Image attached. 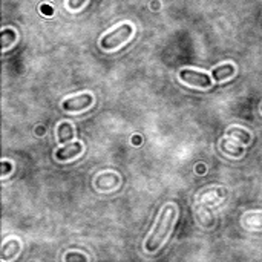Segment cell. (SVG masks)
I'll list each match as a JSON object with an SVG mask.
<instances>
[{
  "mask_svg": "<svg viewBox=\"0 0 262 262\" xmlns=\"http://www.w3.org/2000/svg\"><path fill=\"white\" fill-rule=\"evenodd\" d=\"M94 98L91 94H81L78 97H72V98H67L63 101V109L67 112H78L83 111L86 108H89L92 104Z\"/></svg>",
  "mask_w": 262,
  "mask_h": 262,
  "instance_id": "obj_4",
  "label": "cell"
},
{
  "mask_svg": "<svg viewBox=\"0 0 262 262\" xmlns=\"http://www.w3.org/2000/svg\"><path fill=\"white\" fill-rule=\"evenodd\" d=\"M233 74H235L233 65H221V66H216L212 71V78H215L216 81H222V80H227L229 77H232Z\"/></svg>",
  "mask_w": 262,
  "mask_h": 262,
  "instance_id": "obj_6",
  "label": "cell"
},
{
  "mask_svg": "<svg viewBox=\"0 0 262 262\" xmlns=\"http://www.w3.org/2000/svg\"><path fill=\"white\" fill-rule=\"evenodd\" d=\"M66 261H71V259H80V261H86V256L84 255H80V253H67L65 256Z\"/></svg>",
  "mask_w": 262,
  "mask_h": 262,
  "instance_id": "obj_12",
  "label": "cell"
},
{
  "mask_svg": "<svg viewBox=\"0 0 262 262\" xmlns=\"http://www.w3.org/2000/svg\"><path fill=\"white\" fill-rule=\"evenodd\" d=\"M175 219H177V208H175L173 205H166L158 222H156V225H155L153 232L150 233V236L146 241L147 252H156L163 246V242L166 241L167 235L172 230V225H173Z\"/></svg>",
  "mask_w": 262,
  "mask_h": 262,
  "instance_id": "obj_1",
  "label": "cell"
},
{
  "mask_svg": "<svg viewBox=\"0 0 262 262\" xmlns=\"http://www.w3.org/2000/svg\"><path fill=\"white\" fill-rule=\"evenodd\" d=\"M15 32L12 31V29H9V28H6V29H3L2 31V48L3 49H6V48H9L14 42H15Z\"/></svg>",
  "mask_w": 262,
  "mask_h": 262,
  "instance_id": "obj_8",
  "label": "cell"
},
{
  "mask_svg": "<svg viewBox=\"0 0 262 262\" xmlns=\"http://www.w3.org/2000/svg\"><path fill=\"white\" fill-rule=\"evenodd\" d=\"M180 77L183 81L189 83V84H194L198 87H210L212 86V78L208 77L204 72H198L194 71V69H183L180 72Z\"/></svg>",
  "mask_w": 262,
  "mask_h": 262,
  "instance_id": "obj_3",
  "label": "cell"
},
{
  "mask_svg": "<svg viewBox=\"0 0 262 262\" xmlns=\"http://www.w3.org/2000/svg\"><path fill=\"white\" fill-rule=\"evenodd\" d=\"M86 0H69L67 2V8L69 9H78L84 5Z\"/></svg>",
  "mask_w": 262,
  "mask_h": 262,
  "instance_id": "obj_10",
  "label": "cell"
},
{
  "mask_svg": "<svg viewBox=\"0 0 262 262\" xmlns=\"http://www.w3.org/2000/svg\"><path fill=\"white\" fill-rule=\"evenodd\" d=\"M59 138H60V143H65V141H69V139L74 138V131H72V126L67 125V123H63L59 126Z\"/></svg>",
  "mask_w": 262,
  "mask_h": 262,
  "instance_id": "obj_7",
  "label": "cell"
},
{
  "mask_svg": "<svg viewBox=\"0 0 262 262\" xmlns=\"http://www.w3.org/2000/svg\"><path fill=\"white\" fill-rule=\"evenodd\" d=\"M40 11H42V14L46 15V17H51L52 14H54V8L49 6V5H46V3L40 6Z\"/></svg>",
  "mask_w": 262,
  "mask_h": 262,
  "instance_id": "obj_11",
  "label": "cell"
},
{
  "mask_svg": "<svg viewBox=\"0 0 262 262\" xmlns=\"http://www.w3.org/2000/svg\"><path fill=\"white\" fill-rule=\"evenodd\" d=\"M81 150H83V146L75 141V143H69L65 147L59 149L56 156H57V160H60V161H66V160H71V158H74V156L80 155Z\"/></svg>",
  "mask_w": 262,
  "mask_h": 262,
  "instance_id": "obj_5",
  "label": "cell"
},
{
  "mask_svg": "<svg viewBox=\"0 0 262 262\" xmlns=\"http://www.w3.org/2000/svg\"><path fill=\"white\" fill-rule=\"evenodd\" d=\"M261 109H262V108H261Z\"/></svg>",
  "mask_w": 262,
  "mask_h": 262,
  "instance_id": "obj_14",
  "label": "cell"
},
{
  "mask_svg": "<svg viewBox=\"0 0 262 262\" xmlns=\"http://www.w3.org/2000/svg\"><path fill=\"white\" fill-rule=\"evenodd\" d=\"M229 135H233V136H238L242 143H246V144H249L250 143V135H249V132H246L244 129H241V128H233V129H229V132H227Z\"/></svg>",
  "mask_w": 262,
  "mask_h": 262,
  "instance_id": "obj_9",
  "label": "cell"
},
{
  "mask_svg": "<svg viewBox=\"0 0 262 262\" xmlns=\"http://www.w3.org/2000/svg\"><path fill=\"white\" fill-rule=\"evenodd\" d=\"M11 169H12V166L8 161H3L2 163V177H6V175L11 172Z\"/></svg>",
  "mask_w": 262,
  "mask_h": 262,
  "instance_id": "obj_13",
  "label": "cell"
},
{
  "mask_svg": "<svg viewBox=\"0 0 262 262\" xmlns=\"http://www.w3.org/2000/svg\"><path fill=\"white\" fill-rule=\"evenodd\" d=\"M132 32H133V29L131 25H128V23L121 25L101 39V48L103 49H115V48L123 45L132 36Z\"/></svg>",
  "mask_w": 262,
  "mask_h": 262,
  "instance_id": "obj_2",
  "label": "cell"
}]
</instances>
